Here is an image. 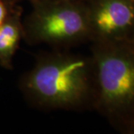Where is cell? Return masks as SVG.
<instances>
[{"label": "cell", "instance_id": "7", "mask_svg": "<svg viewBox=\"0 0 134 134\" xmlns=\"http://www.w3.org/2000/svg\"><path fill=\"white\" fill-rule=\"evenodd\" d=\"M5 2H6L7 3H8L10 5H16L18 2L19 1H22V0H4ZM31 2H32L33 0H30Z\"/></svg>", "mask_w": 134, "mask_h": 134}, {"label": "cell", "instance_id": "10", "mask_svg": "<svg viewBox=\"0 0 134 134\" xmlns=\"http://www.w3.org/2000/svg\"><path fill=\"white\" fill-rule=\"evenodd\" d=\"M131 1H133V2H134V0H131Z\"/></svg>", "mask_w": 134, "mask_h": 134}, {"label": "cell", "instance_id": "2", "mask_svg": "<svg viewBox=\"0 0 134 134\" xmlns=\"http://www.w3.org/2000/svg\"><path fill=\"white\" fill-rule=\"evenodd\" d=\"M92 109L122 133L134 134V44L92 43Z\"/></svg>", "mask_w": 134, "mask_h": 134}, {"label": "cell", "instance_id": "1", "mask_svg": "<svg viewBox=\"0 0 134 134\" xmlns=\"http://www.w3.org/2000/svg\"><path fill=\"white\" fill-rule=\"evenodd\" d=\"M94 66L91 55L55 49L43 52L19 81L26 100L38 109H92Z\"/></svg>", "mask_w": 134, "mask_h": 134}, {"label": "cell", "instance_id": "4", "mask_svg": "<svg viewBox=\"0 0 134 134\" xmlns=\"http://www.w3.org/2000/svg\"><path fill=\"white\" fill-rule=\"evenodd\" d=\"M92 43L131 41L134 37V2L131 0H86Z\"/></svg>", "mask_w": 134, "mask_h": 134}, {"label": "cell", "instance_id": "6", "mask_svg": "<svg viewBox=\"0 0 134 134\" xmlns=\"http://www.w3.org/2000/svg\"><path fill=\"white\" fill-rule=\"evenodd\" d=\"M14 5H10L4 0H0V27L5 23L10 10Z\"/></svg>", "mask_w": 134, "mask_h": 134}, {"label": "cell", "instance_id": "3", "mask_svg": "<svg viewBox=\"0 0 134 134\" xmlns=\"http://www.w3.org/2000/svg\"><path fill=\"white\" fill-rule=\"evenodd\" d=\"M23 19V39L31 45L65 49L90 41L86 4L78 0H33Z\"/></svg>", "mask_w": 134, "mask_h": 134}, {"label": "cell", "instance_id": "8", "mask_svg": "<svg viewBox=\"0 0 134 134\" xmlns=\"http://www.w3.org/2000/svg\"><path fill=\"white\" fill-rule=\"evenodd\" d=\"M132 43L134 44V37H133V40H132Z\"/></svg>", "mask_w": 134, "mask_h": 134}, {"label": "cell", "instance_id": "9", "mask_svg": "<svg viewBox=\"0 0 134 134\" xmlns=\"http://www.w3.org/2000/svg\"><path fill=\"white\" fill-rule=\"evenodd\" d=\"M78 1H82V2H85L86 0H78Z\"/></svg>", "mask_w": 134, "mask_h": 134}, {"label": "cell", "instance_id": "5", "mask_svg": "<svg viewBox=\"0 0 134 134\" xmlns=\"http://www.w3.org/2000/svg\"><path fill=\"white\" fill-rule=\"evenodd\" d=\"M23 10L15 5L0 27V66L13 69V58L23 39Z\"/></svg>", "mask_w": 134, "mask_h": 134}]
</instances>
